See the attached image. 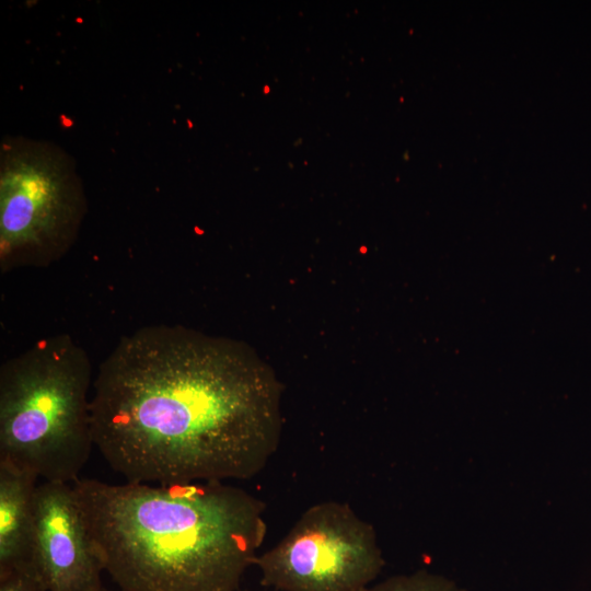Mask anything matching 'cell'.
<instances>
[{
    "instance_id": "1",
    "label": "cell",
    "mask_w": 591,
    "mask_h": 591,
    "mask_svg": "<svg viewBox=\"0 0 591 591\" xmlns=\"http://www.w3.org/2000/svg\"><path fill=\"white\" fill-rule=\"evenodd\" d=\"M92 390L94 447L127 482L245 480L279 448L281 384L231 338L140 327L100 363Z\"/></svg>"
},
{
    "instance_id": "2",
    "label": "cell",
    "mask_w": 591,
    "mask_h": 591,
    "mask_svg": "<svg viewBox=\"0 0 591 591\" xmlns=\"http://www.w3.org/2000/svg\"><path fill=\"white\" fill-rule=\"evenodd\" d=\"M120 591H240L266 534V503L224 482L72 483Z\"/></svg>"
},
{
    "instance_id": "3",
    "label": "cell",
    "mask_w": 591,
    "mask_h": 591,
    "mask_svg": "<svg viewBox=\"0 0 591 591\" xmlns=\"http://www.w3.org/2000/svg\"><path fill=\"white\" fill-rule=\"evenodd\" d=\"M92 366L68 334L37 340L0 368V460L73 483L94 447Z\"/></svg>"
},
{
    "instance_id": "4",
    "label": "cell",
    "mask_w": 591,
    "mask_h": 591,
    "mask_svg": "<svg viewBox=\"0 0 591 591\" xmlns=\"http://www.w3.org/2000/svg\"><path fill=\"white\" fill-rule=\"evenodd\" d=\"M86 198L73 159L25 137L0 146V270L45 268L77 241Z\"/></svg>"
},
{
    "instance_id": "5",
    "label": "cell",
    "mask_w": 591,
    "mask_h": 591,
    "mask_svg": "<svg viewBox=\"0 0 591 591\" xmlns=\"http://www.w3.org/2000/svg\"><path fill=\"white\" fill-rule=\"evenodd\" d=\"M384 565L372 524L337 500L310 506L254 563L276 591H362Z\"/></svg>"
},
{
    "instance_id": "6",
    "label": "cell",
    "mask_w": 591,
    "mask_h": 591,
    "mask_svg": "<svg viewBox=\"0 0 591 591\" xmlns=\"http://www.w3.org/2000/svg\"><path fill=\"white\" fill-rule=\"evenodd\" d=\"M32 564L48 591H93L102 561L72 484L43 480L34 495Z\"/></svg>"
},
{
    "instance_id": "7",
    "label": "cell",
    "mask_w": 591,
    "mask_h": 591,
    "mask_svg": "<svg viewBox=\"0 0 591 591\" xmlns=\"http://www.w3.org/2000/svg\"><path fill=\"white\" fill-rule=\"evenodd\" d=\"M38 479L33 473L0 460V576L13 571L35 573L32 540Z\"/></svg>"
},
{
    "instance_id": "8",
    "label": "cell",
    "mask_w": 591,
    "mask_h": 591,
    "mask_svg": "<svg viewBox=\"0 0 591 591\" xmlns=\"http://www.w3.org/2000/svg\"><path fill=\"white\" fill-rule=\"evenodd\" d=\"M362 591H464L453 580L421 569L373 582Z\"/></svg>"
},
{
    "instance_id": "9",
    "label": "cell",
    "mask_w": 591,
    "mask_h": 591,
    "mask_svg": "<svg viewBox=\"0 0 591 591\" xmlns=\"http://www.w3.org/2000/svg\"><path fill=\"white\" fill-rule=\"evenodd\" d=\"M0 591H48L33 572L13 571L0 576Z\"/></svg>"
},
{
    "instance_id": "10",
    "label": "cell",
    "mask_w": 591,
    "mask_h": 591,
    "mask_svg": "<svg viewBox=\"0 0 591 591\" xmlns=\"http://www.w3.org/2000/svg\"><path fill=\"white\" fill-rule=\"evenodd\" d=\"M93 591H112V590H108L104 586H101V587H99L97 589H95Z\"/></svg>"
},
{
    "instance_id": "11",
    "label": "cell",
    "mask_w": 591,
    "mask_h": 591,
    "mask_svg": "<svg viewBox=\"0 0 591 591\" xmlns=\"http://www.w3.org/2000/svg\"><path fill=\"white\" fill-rule=\"evenodd\" d=\"M241 591V590H240ZM244 591H247V590H244Z\"/></svg>"
}]
</instances>
